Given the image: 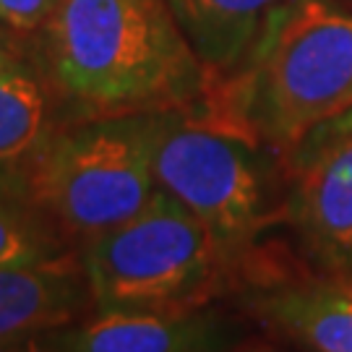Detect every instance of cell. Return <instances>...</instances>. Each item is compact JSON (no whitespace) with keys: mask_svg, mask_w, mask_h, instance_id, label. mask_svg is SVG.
Returning a JSON list of instances; mask_svg holds the SVG:
<instances>
[{"mask_svg":"<svg viewBox=\"0 0 352 352\" xmlns=\"http://www.w3.org/2000/svg\"><path fill=\"white\" fill-rule=\"evenodd\" d=\"M52 131L47 94L37 76H0V196L32 201V175Z\"/></svg>","mask_w":352,"mask_h":352,"instance_id":"cell-10","label":"cell"},{"mask_svg":"<svg viewBox=\"0 0 352 352\" xmlns=\"http://www.w3.org/2000/svg\"><path fill=\"white\" fill-rule=\"evenodd\" d=\"M42 29L52 84L100 115L193 113L212 87L167 0H60Z\"/></svg>","mask_w":352,"mask_h":352,"instance_id":"cell-1","label":"cell"},{"mask_svg":"<svg viewBox=\"0 0 352 352\" xmlns=\"http://www.w3.org/2000/svg\"><path fill=\"white\" fill-rule=\"evenodd\" d=\"M78 253L97 311L199 308L232 264L201 219L160 188Z\"/></svg>","mask_w":352,"mask_h":352,"instance_id":"cell-3","label":"cell"},{"mask_svg":"<svg viewBox=\"0 0 352 352\" xmlns=\"http://www.w3.org/2000/svg\"><path fill=\"white\" fill-rule=\"evenodd\" d=\"M352 107V11L292 0L238 74L217 78L196 110L206 126L282 160Z\"/></svg>","mask_w":352,"mask_h":352,"instance_id":"cell-2","label":"cell"},{"mask_svg":"<svg viewBox=\"0 0 352 352\" xmlns=\"http://www.w3.org/2000/svg\"><path fill=\"white\" fill-rule=\"evenodd\" d=\"M337 3H342V6H347V8H352V0H337Z\"/></svg>","mask_w":352,"mask_h":352,"instance_id":"cell-16","label":"cell"},{"mask_svg":"<svg viewBox=\"0 0 352 352\" xmlns=\"http://www.w3.org/2000/svg\"><path fill=\"white\" fill-rule=\"evenodd\" d=\"M60 0H0V24L16 34H32L50 21Z\"/></svg>","mask_w":352,"mask_h":352,"instance_id":"cell-13","label":"cell"},{"mask_svg":"<svg viewBox=\"0 0 352 352\" xmlns=\"http://www.w3.org/2000/svg\"><path fill=\"white\" fill-rule=\"evenodd\" d=\"M256 316L277 334L321 352H352V298L337 285L277 287L251 298Z\"/></svg>","mask_w":352,"mask_h":352,"instance_id":"cell-11","label":"cell"},{"mask_svg":"<svg viewBox=\"0 0 352 352\" xmlns=\"http://www.w3.org/2000/svg\"><path fill=\"white\" fill-rule=\"evenodd\" d=\"M154 190L151 113H126L55 128L29 196L81 248L141 212Z\"/></svg>","mask_w":352,"mask_h":352,"instance_id":"cell-4","label":"cell"},{"mask_svg":"<svg viewBox=\"0 0 352 352\" xmlns=\"http://www.w3.org/2000/svg\"><path fill=\"white\" fill-rule=\"evenodd\" d=\"M334 285H337V287H340L347 298H352V272H350V274H344V277H342L340 282H334Z\"/></svg>","mask_w":352,"mask_h":352,"instance_id":"cell-15","label":"cell"},{"mask_svg":"<svg viewBox=\"0 0 352 352\" xmlns=\"http://www.w3.org/2000/svg\"><path fill=\"white\" fill-rule=\"evenodd\" d=\"M78 253V245L29 199L0 196V266L45 264Z\"/></svg>","mask_w":352,"mask_h":352,"instance_id":"cell-12","label":"cell"},{"mask_svg":"<svg viewBox=\"0 0 352 352\" xmlns=\"http://www.w3.org/2000/svg\"><path fill=\"white\" fill-rule=\"evenodd\" d=\"M16 32H11L8 26L0 24V76H11V74H32L29 63L24 60V52L21 45L13 39Z\"/></svg>","mask_w":352,"mask_h":352,"instance_id":"cell-14","label":"cell"},{"mask_svg":"<svg viewBox=\"0 0 352 352\" xmlns=\"http://www.w3.org/2000/svg\"><path fill=\"white\" fill-rule=\"evenodd\" d=\"M289 212L305 245L337 274L352 272V107L314 131L287 160Z\"/></svg>","mask_w":352,"mask_h":352,"instance_id":"cell-6","label":"cell"},{"mask_svg":"<svg viewBox=\"0 0 352 352\" xmlns=\"http://www.w3.org/2000/svg\"><path fill=\"white\" fill-rule=\"evenodd\" d=\"M232 347L225 327L199 308L97 311L89 324L50 329L26 350L58 352H196Z\"/></svg>","mask_w":352,"mask_h":352,"instance_id":"cell-7","label":"cell"},{"mask_svg":"<svg viewBox=\"0 0 352 352\" xmlns=\"http://www.w3.org/2000/svg\"><path fill=\"white\" fill-rule=\"evenodd\" d=\"M212 81L238 74L292 0H167Z\"/></svg>","mask_w":352,"mask_h":352,"instance_id":"cell-9","label":"cell"},{"mask_svg":"<svg viewBox=\"0 0 352 352\" xmlns=\"http://www.w3.org/2000/svg\"><path fill=\"white\" fill-rule=\"evenodd\" d=\"M253 146L206 126L186 110L151 113V173L204 222L230 261L251 245L266 222L264 175Z\"/></svg>","mask_w":352,"mask_h":352,"instance_id":"cell-5","label":"cell"},{"mask_svg":"<svg viewBox=\"0 0 352 352\" xmlns=\"http://www.w3.org/2000/svg\"><path fill=\"white\" fill-rule=\"evenodd\" d=\"M91 302L81 253L0 266V350H26L39 334L71 327Z\"/></svg>","mask_w":352,"mask_h":352,"instance_id":"cell-8","label":"cell"}]
</instances>
